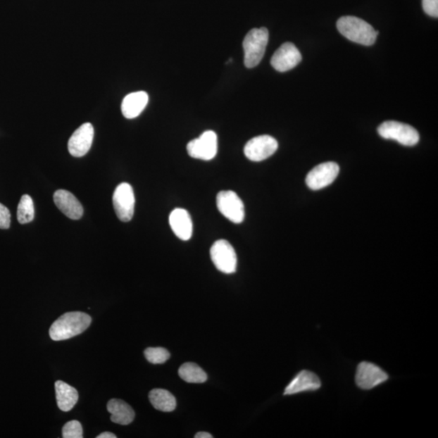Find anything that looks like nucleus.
Segmentation results:
<instances>
[{
	"label": "nucleus",
	"mask_w": 438,
	"mask_h": 438,
	"mask_svg": "<svg viewBox=\"0 0 438 438\" xmlns=\"http://www.w3.org/2000/svg\"><path fill=\"white\" fill-rule=\"evenodd\" d=\"M322 387L320 378L314 373L303 370L292 379L285 388L284 395L318 391Z\"/></svg>",
	"instance_id": "obj_14"
},
{
	"label": "nucleus",
	"mask_w": 438,
	"mask_h": 438,
	"mask_svg": "<svg viewBox=\"0 0 438 438\" xmlns=\"http://www.w3.org/2000/svg\"><path fill=\"white\" fill-rule=\"evenodd\" d=\"M279 144L274 137L261 135L251 139L244 146V154L251 161L261 162L273 156Z\"/></svg>",
	"instance_id": "obj_9"
},
{
	"label": "nucleus",
	"mask_w": 438,
	"mask_h": 438,
	"mask_svg": "<svg viewBox=\"0 0 438 438\" xmlns=\"http://www.w3.org/2000/svg\"><path fill=\"white\" fill-rule=\"evenodd\" d=\"M149 401L153 407L158 411L170 413L176 408L174 395L163 389H154L149 394Z\"/></svg>",
	"instance_id": "obj_20"
},
{
	"label": "nucleus",
	"mask_w": 438,
	"mask_h": 438,
	"mask_svg": "<svg viewBox=\"0 0 438 438\" xmlns=\"http://www.w3.org/2000/svg\"><path fill=\"white\" fill-rule=\"evenodd\" d=\"M211 256L216 268L224 274H232L237 270V256L232 245L225 239H219L212 245Z\"/></svg>",
	"instance_id": "obj_5"
},
{
	"label": "nucleus",
	"mask_w": 438,
	"mask_h": 438,
	"mask_svg": "<svg viewBox=\"0 0 438 438\" xmlns=\"http://www.w3.org/2000/svg\"><path fill=\"white\" fill-rule=\"evenodd\" d=\"M179 375L189 383H203L207 381L206 373L195 363H185L180 368Z\"/></svg>",
	"instance_id": "obj_21"
},
{
	"label": "nucleus",
	"mask_w": 438,
	"mask_h": 438,
	"mask_svg": "<svg viewBox=\"0 0 438 438\" xmlns=\"http://www.w3.org/2000/svg\"><path fill=\"white\" fill-rule=\"evenodd\" d=\"M217 207L222 215L228 220L239 224L245 216L244 206L236 192L222 191L217 195Z\"/></svg>",
	"instance_id": "obj_6"
},
{
	"label": "nucleus",
	"mask_w": 438,
	"mask_h": 438,
	"mask_svg": "<svg viewBox=\"0 0 438 438\" xmlns=\"http://www.w3.org/2000/svg\"><path fill=\"white\" fill-rule=\"evenodd\" d=\"M54 202L64 215L73 219V220H78L83 216V207L70 192L66 190H58L54 194Z\"/></svg>",
	"instance_id": "obj_15"
},
{
	"label": "nucleus",
	"mask_w": 438,
	"mask_h": 438,
	"mask_svg": "<svg viewBox=\"0 0 438 438\" xmlns=\"http://www.w3.org/2000/svg\"><path fill=\"white\" fill-rule=\"evenodd\" d=\"M389 376L380 367L370 362H361L357 367L356 386L362 389H372L386 382Z\"/></svg>",
	"instance_id": "obj_10"
},
{
	"label": "nucleus",
	"mask_w": 438,
	"mask_h": 438,
	"mask_svg": "<svg viewBox=\"0 0 438 438\" xmlns=\"http://www.w3.org/2000/svg\"><path fill=\"white\" fill-rule=\"evenodd\" d=\"M149 96L144 92H138L127 94L123 100L121 111L127 119H134L142 114L148 104Z\"/></svg>",
	"instance_id": "obj_17"
},
{
	"label": "nucleus",
	"mask_w": 438,
	"mask_h": 438,
	"mask_svg": "<svg viewBox=\"0 0 438 438\" xmlns=\"http://www.w3.org/2000/svg\"><path fill=\"white\" fill-rule=\"evenodd\" d=\"M422 6L426 14L438 18V0H422Z\"/></svg>",
	"instance_id": "obj_25"
},
{
	"label": "nucleus",
	"mask_w": 438,
	"mask_h": 438,
	"mask_svg": "<svg viewBox=\"0 0 438 438\" xmlns=\"http://www.w3.org/2000/svg\"><path fill=\"white\" fill-rule=\"evenodd\" d=\"M11 213L8 208L0 203V229L6 230L10 227Z\"/></svg>",
	"instance_id": "obj_26"
},
{
	"label": "nucleus",
	"mask_w": 438,
	"mask_h": 438,
	"mask_svg": "<svg viewBox=\"0 0 438 438\" xmlns=\"http://www.w3.org/2000/svg\"><path fill=\"white\" fill-rule=\"evenodd\" d=\"M146 360L151 364H163L169 360V351L163 347H148L145 351Z\"/></svg>",
	"instance_id": "obj_23"
},
{
	"label": "nucleus",
	"mask_w": 438,
	"mask_h": 438,
	"mask_svg": "<svg viewBox=\"0 0 438 438\" xmlns=\"http://www.w3.org/2000/svg\"><path fill=\"white\" fill-rule=\"evenodd\" d=\"M62 434L64 438H82V426L77 420L69 421L64 425Z\"/></svg>",
	"instance_id": "obj_24"
},
{
	"label": "nucleus",
	"mask_w": 438,
	"mask_h": 438,
	"mask_svg": "<svg viewBox=\"0 0 438 438\" xmlns=\"http://www.w3.org/2000/svg\"><path fill=\"white\" fill-rule=\"evenodd\" d=\"M113 206L117 217L122 222H130L134 215L135 196L132 186L122 183L116 187L113 194Z\"/></svg>",
	"instance_id": "obj_8"
},
{
	"label": "nucleus",
	"mask_w": 438,
	"mask_h": 438,
	"mask_svg": "<svg viewBox=\"0 0 438 438\" xmlns=\"http://www.w3.org/2000/svg\"><path fill=\"white\" fill-rule=\"evenodd\" d=\"M339 33L346 39L364 46L375 44L379 34L372 25L365 20L352 15L342 17L337 21Z\"/></svg>",
	"instance_id": "obj_2"
},
{
	"label": "nucleus",
	"mask_w": 438,
	"mask_h": 438,
	"mask_svg": "<svg viewBox=\"0 0 438 438\" xmlns=\"http://www.w3.org/2000/svg\"><path fill=\"white\" fill-rule=\"evenodd\" d=\"M169 223L175 236L179 239L184 242L191 239L194 225L188 211L180 208L175 209L170 213Z\"/></svg>",
	"instance_id": "obj_16"
},
{
	"label": "nucleus",
	"mask_w": 438,
	"mask_h": 438,
	"mask_svg": "<svg viewBox=\"0 0 438 438\" xmlns=\"http://www.w3.org/2000/svg\"><path fill=\"white\" fill-rule=\"evenodd\" d=\"M269 32L266 28L251 30L243 42L244 65L248 68L258 66L265 55L268 44Z\"/></svg>",
	"instance_id": "obj_3"
},
{
	"label": "nucleus",
	"mask_w": 438,
	"mask_h": 438,
	"mask_svg": "<svg viewBox=\"0 0 438 438\" xmlns=\"http://www.w3.org/2000/svg\"><path fill=\"white\" fill-rule=\"evenodd\" d=\"M108 411L111 414V420L115 424L127 425L135 418L134 411L121 399H111L108 403Z\"/></svg>",
	"instance_id": "obj_18"
},
{
	"label": "nucleus",
	"mask_w": 438,
	"mask_h": 438,
	"mask_svg": "<svg viewBox=\"0 0 438 438\" xmlns=\"http://www.w3.org/2000/svg\"><path fill=\"white\" fill-rule=\"evenodd\" d=\"M377 132L382 137L396 141L405 146H415L420 141L419 132L415 128L398 121L382 123Z\"/></svg>",
	"instance_id": "obj_4"
},
{
	"label": "nucleus",
	"mask_w": 438,
	"mask_h": 438,
	"mask_svg": "<svg viewBox=\"0 0 438 438\" xmlns=\"http://www.w3.org/2000/svg\"><path fill=\"white\" fill-rule=\"evenodd\" d=\"M92 323V318L82 312L64 313L51 325L50 337L54 341L66 340L75 337L87 330Z\"/></svg>",
	"instance_id": "obj_1"
},
{
	"label": "nucleus",
	"mask_w": 438,
	"mask_h": 438,
	"mask_svg": "<svg viewBox=\"0 0 438 438\" xmlns=\"http://www.w3.org/2000/svg\"><path fill=\"white\" fill-rule=\"evenodd\" d=\"M339 173L337 163L328 162L320 164L309 173L306 184L312 190H319L332 184Z\"/></svg>",
	"instance_id": "obj_11"
},
{
	"label": "nucleus",
	"mask_w": 438,
	"mask_h": 438,
	"mask_svg": "<svg viewBox=\"0 0 438 438\" xmlns=\"http://www.w3.org/2000/svg\"><path fill=\"white\" fill-rule=\"evenodd\" d=\"M117 437L114 434H112V432H103V434H101L100 435L97 436V438H116Z\"/></svg>",
	"instance_id": "obj_28"
},
{
	"label": "nucleus",
	"mask_w": 438,
	"mask_h": 438,
	"mask_svg": "<svg viewBox=\"0 0 438 438\" xmlns=\"http://www.w3.org/2000/svg\"><path fill=\"white\" fill-rule=\"evenodd\" d=\"M213 437L209 432H197L195 435V438H212Z\"/></svg>",
	"instance_id": "obj_27"
},
{
	"label": "nucleus",
	"mask_w": 438,
	"mask_h": 438,
	"mask_svg": "<svg viewBox=\"0 0 438 438\" xmlns=\"http://www.w3.org/2000/svg\"><path fill=\"white\" fill-rule=\"evenodd\" d=\"M35 218L34 201L29 195L21 196L18 208V219L20 224L29 223Z\"/></svg>",
	"instance_id": "obj_22"
},
{
	"label": "nucleus",
	"mask_w": 438,
	"mask_h": 438,
	"mask_svg": "<svg viewBox=\"0 0 438 438\" xmlns=\"http://www.w3.org/2000/svg\"><path fill=\"white\" fill-rule=\"evenodd\" d=\"M189 156L196 159L210 161L218 153V137L213 131H206L187 145Z\"/></svg>",
	"instance_id": "obj_7"
},
{
	"label": "nucleus",
	"mask_w": 438,
	"mask_h": 438,
	"mask_svg": "<svg viewBox=\"0 0 438 438\" xmlns=\"http://www.w3.org/2000/svg\"><path fill=\"white\" fill-rule=\"evenodd\" d=\"M55 388L58 408L63 411H71L78 401L77 389L62 381H57Z\"/></svg>",
	"instance_id": "obj_19"
},
{
	"label": "nucleus",
	"mask_w": 438,
	"mask_h": 438,
	"mask_svg": "<svg viewBox=\"0 0 438 438\" xmlns=\"http://www.w3.org/2000/svg\"><path fill=\"white\" fill-rule=\"evenodd\" d=\"M94 136V127L89 123L79 127L68 141V151L71 156L76 158L85 156L92 146Z\"/></svg>",
	"instance_id": "obj_12"
},
{
	"label": "nucleus",
	"mask_w": 438,
	"mask_h": 438,
	"mask_svg": "<svg viewBox=\"0 0 438 438\" xmlns=\"http://www.w3.org/2000/svg\"><path fill=\"white\" fill-rule=\"evenodd\" d=\"M302 61L300 51L292 42H285L271 58V65L275 70L284 73L296 67Z\"/></svg>",
	"instance_id": "obj_13"
}]
</instances>
